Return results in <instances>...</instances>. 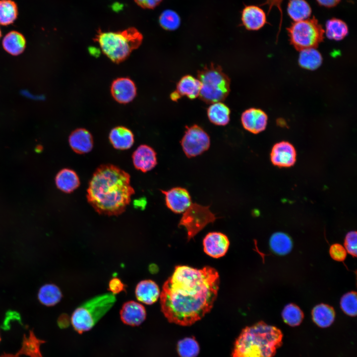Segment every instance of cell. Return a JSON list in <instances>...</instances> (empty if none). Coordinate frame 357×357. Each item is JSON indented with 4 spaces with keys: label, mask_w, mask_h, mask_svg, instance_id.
<instances>
[{
    "label": "cell",
    "mask_w": 357,
    "mask_h": 357,
    "mask_svg": "<svg viewBox=\"0 0 357 357\" xmlns=\"http://www.w3.org/2000/svg\"><path fill=\"white\" fill-rule=\"evenodd\" d=\"M180 97H181L180 95L179 94V93L177 91H175L172 92L170 95V98H171V100L174 101H177Z\"/></svg>",
    "instance_id": "obj_43"
},
{
    "label": "cell",
    "mask_w": 357,
    "mask_h": 357,
    "mask_svg": "<svg viewBox=\"0 0 357 357\" xmlns=\"http://www.w3.org/2000/svg\"><path fill=\"white\" fill-rule=\"evenodd\" d=\"M340 306L342 310L347 315L355 316L357 311V297L355 292L344 295L341 298Z\"/></svg>",
    "instance_id": "obj_35"
},
{
    "label": "cell",
    "mask_w": 357,
    "mask_h": 357,
    "mask_svg": "<svg viewBox=\"0 0 357 357\" xmlns=\"http://www.w3.org/2000/svg\"><path fill=\"white\" fill-rule=\"evenodd\" d=\"M318 3L326 7L330 8L336 6L341 0H316Z\"/></svg>",
    "instance_id": "obj_42"
},
{
    "label": "cell",
    "mask_w": 357,
    "mask_h": 357,
    "mask_svg": "<svg viewBox=\"0 0 357 357\" xmlns=\"http://www.w3.org/2000/svg\"><path fill=\"white\" fill-rule=\"evenodd\" d=\"M124 287L122 281L118 278H112L109 283V290L114 295L119 294L124 290Z\"/></svg>",
    "instance_id": "obj_38"
},
{
    "label": "cell",
    "mask_w": 357,
    "mask_h": 357,
    "mask_svg": "<svg viewBox=\"0 0 357 357\" xmlns=\"http://www.w3.org/2000/svg\"><path fill=\"white\" fill-rule=\"evenodd\" d=\"M201 84L199 96L206 103L224 100L230 91V79L219 65L212 63L199 70Z\"/></svg>",
    "instance_id": "obj_6"
},
{
    "label": "cell",
    "mask_w": 357,
    "mask_h": 357,
    "mask_svg": "<svg viewBox=\"0 0 357 357\" xmlns=\"http://www.w3.org/2000/svg\"><path fill=\"white\" fill-rule=\"evenodd\" d=\"M325 34L330 40L340 41L343 39L348 34V27L343 20L333 18L326 23Z\"/></svg>",
    "instance_id": "obj_29"
},
{
    "label": "cell",
    "mask_w": 357,
    "mask_h": 357,
    "mask_svg": "<svg viewBox=\"0 0 357 357\" xmlns=\"http://www.w3.org/2000/svg\"><path fill=\"white\" fill-rule=\"evenodd\" d=\"M287 11L290 17L295 21L307 19L311 14V8L305 0H290Z\"/></svg>",
    "instance_id": "obj_27"
},
{
    "label": "cell",
    "mask_w": 357,
    "mask_h": 357,
    "mask_svg": "<svg viewBox=\"0 0 357 357\" xmlns=\"http://www.w3.org/2000/svg\"><path fill=\"white\" fill-rule=\"evenodd\" d=\"M180 141L182 150L188 158L199 156L208 150L210 138L207 133L197 124L185 127Z\"/></svg>",
    "instance_id": "obj_9"
},
{
    "label": "cell",
    "mask_w": 357,
    "mask_h": 357,
    "mask_svg": "<svg viewBox=\"0 0 357 357\" xmlns=\"http://www.w3.org/2000/svg\"><path fill=\"white\" fill-rule=\"evenodd\" d=\"M297 152L290 142L283 141L274 145L270 153L272 163L279 167H290L296 163Z\"/></svg>",
    "instance_id": "obj_11"
},
{
    "label": "cell",
    "mask_w": 357,
    "mask_h": 357,
    "mask_svg": "<svg viewBox=\"0 0 357 357\" xmlns=\"http://www.w3.org/2000/svg\"><path fill=\"white\" fill-rule=\"evenodd\" d=\"M60 288L53 284H47L42 286L38 294V298L43 304L51 306L57 304L62 298Z\"/></svg>",
    "instance_id": "obj_26"
},
{
    "label": "cell",
    "mask_w": 357,
    "mask_h": 357,
    "mask_svg": "<svg viewBox=\"0 0 357 357\" xmlns=\"http://www.w3.org/2000/svg\"><path fill=\"white\" fill-rule=\"evenodd\" d=\"M132 158L134 167L143 173L151 171L157 164L156 152L147 145L138 146L133 153Z\"/></svg>",
    "instance_id": "obj_16"
},
{
    "label": "cell",
    "mask_w": 357,
    "mask_h": 357,
    "mask_svg": "<svg viewBox=\"0 0 357 357\" xmlns=\"http://www.w3.org/2000/svg\"><path fill=\"white\" fill-rule=\"evenodd\" d=\"M94 40L99 43L102 51L110 60L118 63L125 60L139 48L143 35L134 27L117 32L99 29Z\"/></svg>",
    "instance_id": "obj_4"
},
{
    "label": "cell",
    "mask_w": 357,
    "mask_h": 357,
    "mask_svg": "<svg viewBox=\"0 0 357 357\" xmlns=\"http://www.w3.org/2000/svg\"><path fill=\"white\" fill-rule=\"evenodd\" d=\"M282 316L286 324L295 327L301 323L304 315L302 311L298 306L293 303H289L284 308Z\"/></svg>",
    "instance_id": "obj_32"
},
{
    "label": "cell",
    "mask_w": 357,
    "mask_h": 357,
    "mask_svg": "<svg viewBox=\"0 0 357 357\" xmlns=\"http://www.w3.org/2000/svg\"><path fill=\"white\" fill-rule=\"evenodd\" d=\"M298 63L301 67L308 70H315L322 62V57L315 48H311L300 51Z\"/></svg>",
    "instance_id": "obj_28"
},
{
    "label": "cell",
    "mask_w": 357,
    "mask_h": 357,
    "mask_svg": "<svg viewBox=\"0 0 357 357\" xmlns=\"http://www.w3.org/2000/svg\"><path fill=\"white\" fill-rule=\"evenodd\" d=\"M163 0H134L135 2L143 8L153 9Z\"/></svg>",
    "instance_id": "obj_39"
},
{
    "label": "cell",
    "mask_w": 357,
    "mask_h": 357,
    "mask_svg": "<svg viewBox=\"0 0 357 357\" xmlns=\"http://www.w3.org/2000/svg\"><path fill=\"white\" fill-rule=\"evenodd\" d=\"M88 202L99 214L118 216L124 212L134 193L129 174L117 166H99L89 182Z\"/></svg>",
    "instance_id": "obj_2"
},
{
    "label": "cell",
    "mask_w": 357,
    "mask_h": 357,
    "mask_svg": "<svg viewBox=\"0 0 357 357\" xmlns=\"http://www.w3.org/2000/svg\"><path fill=\"white\" fill-rule=\"evenodd\" d=\"M357 234L356 231H350L346 236L344 241L345 248L349 254L357 256Z\"/></svg>",
    "instance_id": "obj_36"
},
{
    "label": "cell",
    "mask_w": 357,
    "mask_h": 357,
    "mask_svg": "<svg viewBox=\"0 0 357 357\" xmlns=\"http://www.w3.org/2000/svg\"><path fill=\"white\" fill-rule=\"evenodd\" d=\"M119 314L122 322L131 326H139L146 318L145 307L134 300L125 302L120 309Z\"/></svg>",
    "instance_id": "obj_15"
},
{
    "label": "cell",
    "mask_w": 357,
    "mask_h": 357,
    "mask_svg": "<svg viewBox=\"0 0 357 357\" xmlns=\"http://www.w3.org/2000/svg\"><path fill=\"white\" fill-rule=\"evenodd\" d=\"M161 191L165 195L167 207L175 213H183L192 203L191 196L185 188L175 187Z\"/></svg>",
    "instance_id": "obj_10"
},
{
    "label": "cell",
    "mask_w": 357,
    "mask_h": 357,
    "mask_svg": "<svg viewBox=\"0 0 357 357\" xmlns=\"http://www.w3.org/2000/svg\"><path fill=\"white\" fill-rule=\"evenodd\" d=\"M201 84L199 80L190 75L181 78L177 85V91L180 96H185L194 99L199 96Z\"/></svg>",
    "instance_id": "obj_22"
},
{
    "label": "cell",
    "mask_w": 357,
    "mask_h": 357,
    "mask_svg": "<svg viewBox=\"0 0 357 357\" xmlns=\"http://www.w3.org/2000/svg\"><path fill=\"white\" fill-rule=\"evenodd\" d=\"M18 8L12 0H0V24L8 25L16 19Z\"/></svg>",
    "instance_id": "obj_31"
},
{
    "label": "cell",
    "mask_w": 357,
    "mask_h": 357,
    "mask_svg": "<svg viewBox=\"0 0 357 357\" xmlns=\"http://www.w3.org/2000/svg\"><path fill=\"white\" fill-rule=\"evenodd\" d=\"M0 341H1V338H0Z\"/></svg>",
    "instance_id": "obj_45"
},
{
    "label": "cell",
    "mask_w": 357,
    "mask_h": 357,
    "mask_svg": "<svg viewBox=\"0 0 357 357\" xmlns=\"http://www.w3.org/2000/svg\"><path fill=\"white\" fill-rule=\"evenodd\" d=\"M216 219L215 215L209 209V206L192 203L183 213L178 225L185 228L187 238L190 239L207 224L214 222Z\"/></svg>",
    "instance_id": "obj_8"
},
{
    "label": "cell",
    "mask_w": 357,
    "mask_h": 357,
    "mask_svg": "<svg viewBox=\"0 0 357 357\" xmlns=\"http://www.w3.org/2000/svg\"><path fill=\"white\" fill-rule=\"evenodd\" d=\"M177 351L180 357H196L200 348L194 338L186 337L178 342Z\"/></svg>",
    "instance_id": "obj_33"
},
{
    "label": "cell",
    "mask_w": 357,
    "mask_h": 357,
    "mask_svg": "<svg viewBox=\"0 0 357 357\" xmlns=\"http://www.w3.org/2000/svg\"><path fill=\"white\" fill-rule=\"evenodd\" d=\"M329 253L331 257L338 261H344L347 256V251L345 247L339 243L332 244L330 246Z\"/></svg>",
    "instance_id": "obj_37"
},
{
    "label": "cell",
    "mask_w": 357,
    "mask_h": 357,
    "mask_svg": "<svg viewBox=\"0 0 357 357\" xmlns=\"http://www.w3.org/2000/svg\"><path fill=\"white\" fill-rule=\"evenodd\" d=\"M207 113L210 122L215 125L224 126L229 122L230 110L221 102L211 104Z\"/></svg>",
    "instance_id": "obj_24"
},
{
    "label": "cell",
    "mask_w": 357,
    "mask_h": 357,
    "mask_svg": "<svg viewBox=\"0 0 357 357\" xmlns=\"http://www.w3.org/2000/svg\"><path fill=\"white\" fill-rule=\"evenodd\" d=\"M219 285V274L213 267L176 266L162 287L161 311L171 323L191 325L211 310Z\"/></svg>",
    "instance_id": "obj_1"
},
{
    "label": "cell",
    "mask_w": 357,
    "mask_h": 357,
    "mask_svg": "<svg viewBox=\"0 0 357 357\" xmlns=\"http://www.w3.org/2000/svg\"><path fill=\"white\" fill-rule=\"evenodd\" d=\"M4 49L12 55H18L24 50L26 41L24 36L17 31H12L8 33L3 38L2 42Z\"/></svg>",
    "instance_id": "obj_25"
},
{
    "label": "cell",
    "mask_w": 357,
    "mask_h": 357,
    "mask_svg": "<svg viewBox=\"0 0 357 357\" xmlns=\"http://www.w3.org/2000/svg\"><path fill=\"white\" fill-rule=\"evenodd\" d=\"M68 141L73 151L79 154L90 152L93 147L92 135L88 130L83 128L73 131L69 136Z\"/></svg>",
    "instance_id": "obj_17"
},
{
    "label": "cell",
    "mask_w": 357,
    "mask_h": 357,
    "mask_svg": "<svg viewBox=\"0 0 357 357\" xmlns=\"http://www.w3.org/2000/svg\"><path fill=\"white\" fill-rule=\"evenodd\" d=\"M116 301L112 293L96 296L76 308L71 317V323L79 334L91 330L110 309Z\"/></svg>",
    "instance_id": "obj_5"
},
{
    "label": "cell",
    "mask_w": 357,
    "mask_h": 357,
    "mask_svg": "<svg viewBox=\"0 0 357 357\" xmlns=\"http://www.w3.org/2000/svg\"><path fill=\"white\" fill-rule=\"evenodd\" d=\"M57 187L65 193H70L80 185V180L77 174L72 170L63 169L57 174L55 178Z\"/></svg>",
    "instance_id": "obj_21"
},
{
    "label": "cell",
    "mask_w": 357,
    "mask_h": 357,
    "mask_svg": "<svg viewBox=\"0 0 357 357\" xmlns=\"http://www.w3.org/2000/svg\"><path fill=\"white\" fill-rule=\"evenodd\" d=\"M283 333L261 321L243 328L236 339L232 357H274L282 345Z\"/></svg>",
    "instance_id": "obj_3"
},
{
    "label": "cell",
    "mask_w": 357,
    "mask_h": 357,
    "mask_svg": "<svg viewBox=\"0 0 357 357\" xmlns=\"http://www.w3.org/2000/svg\"><path fill=\"white\" fill-rule=\"evenodd\" d=\"M1 36V33L0 29V38Z\"/></svg>",
    "instance_id": "obj_44"
},
{
    "label": "cell",
    "mask_w": 357,
    "mask_h": 357,
    "mask_svg": "<svg viewBox=\"0 0 357 357\" xmlns=\"http://www.w3.org/2000/svg\"><path fill=\"white\" fill-rule=\"evenodd\" d=\"M109 140L113 147L119 150H126L134 143V135L127 127L122 126L112 128L109 133Z\"/></svg>",
    "instance_id": "obj_20"
},
{
    "label": "cell",
    "mask_w": 357,
    "mask_h": 357,
    "mask_svg": "<svg viewBox=\"0 0 357 357\" xmlns=\"http://www.w3.org/2000/svg\"><path fill=\"white\" fill-rule=\"evenodd\" d=\"M203 250L209 256L219 258L224 256L230 245L228 238L220 232L208 233L203 240Z\"/></svg>",
    "instance_id": "obj_12"
},
{
    "label": "cell",
    "mask_w": 357,
    "mask_h": 357,
    "mask_svg": "<svg viewBox=\"0 0 357 357\" xmlns=\"http://www.w3.org/2000/svg\"><path fill=\"white\" fill-rule=\"evenodd\" d=\"M270 246L272 250L279 255L289 253L293 247L291 238L287 234L282 232L273 234L270 239Z\"/></svg>",
    "instance_id": "obj_30"
},
{
    "label": "cell",
    "mask_w": 357,
    "mask_h": 357,
    "mask_svg": "<svg viewBox=\"0 0 357 357\" xmlns=\"http://www.w3.org/2000/svg\"><path fill=\"white\" fill-rule=\"evenodd\" d=\"M161 292L158 285L152 280H144L136 285L135 295L137 299L145 304L156 302L160 297Z\"/></svg>",
    "instance_id": "obj_18"
},
{
    "label": "cell",
    "mask_w": 357,
    "mask_h": 357,
    "mask_svg": "<svg viewBox=\"0 0 357 357\" xmlns=\"http://www.w3.org/2000/svg\"><path fill=\"white\" fill-rule=\"evenodd\" d=\"M287 29L291 44L298 51L315 48L324 39L325 31L314 16L295 22Z\"/></svg>",
    "instance_id": "obj_7"
},
{
    "label": "cell",
    "mask_w": 357,
    "mask_h": 357,
    "mask_svg": "<svg viewBox=\"0 0 357 357\" xmlns=\"http://www.w3.org/2000/svg\"><path fill=\"white\" fill-rule=\"evenodd\" d=\"M25 355L28 356L29 353L25 345L22 344V346L19 351L15 354H3L0 357H20V355Z\"/></svg>",
    "instance_id": "obj_41"
},
{
    "label": "cell",
    "mask_w": 357,
    "mask_h": 357,
    "mask_svg": "<svg viewBox=\"0 0 357 357\" xmlns=\"http://www.w3.org/2000/svg\"><path fill=\"white\" fill-rule=\"evenodd\" d=\"M267 121V114L259 109L249 108L244 111L241 116V122L243 128L253 134L264 131L266 128Z\"/></svg>",
    "instance_id": "obj_14"
},
{
    "label": "cell",
    "mask_w": 357,
    "mask_h": 357,
    "mask_svg": "<svg viewBox=\"0 0 357 357\" xmlns=\"http://www.w3.org/2000/svg\"><path fill=\"white\" fill-rule=\"evenodd\" d=\"M159 22L163 29L168 31H174L179 27L180 24V18L176 11L167 9L160 14Z\"/></svg>",
    "instance_id": "obj_34"
},
{
    "label": "cell",
    "mask_w": 357,
    "mask_h": 357,
    "mask_svg": "<svg viewBox=\"0 0 357 357\" xmlns=\"http://www.w3.org/2000/svg\"><path fill=\"white\" fill-rule=\"evenodd\" d=\"M311 315L313 322L317 326L321 328H326L333 323L335 312L332 306L321 303L316 305L313 308Z\"/></svg>",
    "instance_id": "obj_23"
},
{
    "label": "cell",
    "mask_w": 357,
    "mask_h": 357,
    "mask_svg": "<svg viewBox=\"0 0 357 357\" xmlns=\"http://www.w3.org/2000/svg\"><path fill=\"white\" fill-rule=\"evenodd\" d=\"M111 93L117 102L127 104L135 98L137 89L134 82L129 78L119 77L113 81Z\"/></svg>",
    "instance_id": "obj_13"
},
{
    "label": "cell",
    "mask_w": 357,
    "mask_h": 357,
    "mask_svg": "<svg viewBox=\"0 0 357 357\" xmlns=\"http://www.w3.org/2000/svg\"><path fill=\"white\" fill-rule=\"evenodd\" d=\"M283 0H266V1L263 3L262 4H261V5H268V14H269V12L272 8L273 6H276L277 7L281 14V21H280V25L282 23V17H283V12L282 9L281 8V3L283 2Z\"/></svg>",
    "instance_id": "obj_40"
},
{
    "label": "cell",
    "mask_w": 357,
    "mask_h": 357,
    "mask_svg": "<svg viewBox=\"0 0 357 357\" xmlns=\"http://www.w3.org/2000/svg\"><path fill=\"white\" fill-rule=\"evenodd\" d=\"M241 20L249 30H258L266 23V16L259 7L249 5L244 7L241 14Z\"/></svg>",
    "instance_id": "obj_19"
}]
</instances>
